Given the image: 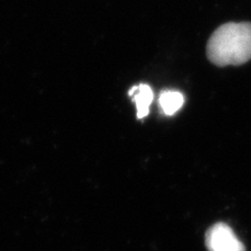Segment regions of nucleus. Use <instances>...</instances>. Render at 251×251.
<instances>
[{
  "label": "nucleus",
  "mask_w": 251,
  "mask_h": 251,
  "mask_svg": "<svg viewBox=\"0 0 251 251\" xmlns=\"http://www.w3.org/2000/svg\"><path fill=\"white\" fill-rule=\"evenodd\" d=\"M206 54L213 64L242 65L251 60V22H228L208 39Z\"/></svg>",
  "instance_id": "1"
},
{
  "label": "nucleus",
  "mask_w": 251,
  "mask_h": 251,
  "mask_svg": "<svg viewBox=\"0 0 251 251\" xmlns=\"http://www.w3.org/2000/svg\"><path fill=\"white\" fill-rule=\"evenodd\" d=\"M208 251H245V246L237 238L229 225L216 223L208 228L205 235Z\"/></svg>",
  "instance_id": "2"
},
{
  "label": "nucleus",
  "mask_w": 251,
  "mask_h": 251,
  "mask_svg": "<svg viewBox=\"0 0 251 251\" xmlns=\"http://www.w3.org/2000/svg\"><path fill=\"white\" fill-rule=\"evenodd\" d=\"M128 94L132 97L137 109V119H144L149 114L150 105L153 101V90L148 84H139L133 86L128 91Z\"/></svg>",
  "instance_id": "3"
},
{
  "label": "nucleus",
  "mask_w": 251,
  "mask_h": 251,
  "mask_svg": "<svg viewBox=\"0 0 251 251\" xmlns=\"http://www.w3.org/2000/svg\"><path fill=\"white\" fill-rule=\"evenodd\" d=\"M184 104L183 94L177 90H164L159 96V106L166 115H173Z\"/></svg>",
  "instance_id": "4"
}]
</instances>
